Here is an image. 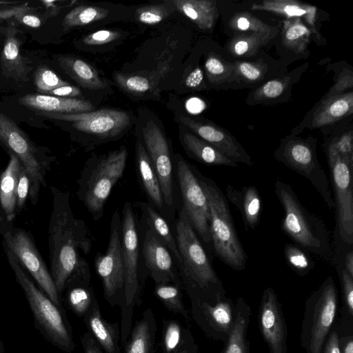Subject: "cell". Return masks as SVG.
<instances>
[{
	"mask_svg": "<svg viewBox=\"0 0 353 353\" xmlns=\"http://www.w3.org/2000/svg\"><path fill=\"white\" fill-rule=\"evenodd\" d=\"M228 44V50L234 57H248L255 55L259 48L267 44L276 34L239 32Z\"/></svg>",
	"mask_w": 353,
	"mask_h": 353,
	"instance_id": "37",
	"label": "cell"
},
{
	"mask_svg": "<svg viewBox=\"0 0 353 353\" xmlns=\"http://www.w3.org/2000/svg\"><path fill=\"white\" fill-rule=\"evenodd\" d=\"M196 174L207 198L210 241L216 255L236 271L245 268L247 254L238 236L228 200L211 179Z\"/></svg>",
	"mask_w": 353,
	"mask_h": 353,
	"instance_id": "5",
	"label": "cell"
},
{
	"mask_svg": "<svg viewBox=\"0 0 353 353\" xmlns=\"http://www.w3.org/2000/svg\"><path fill=\"white\" fill-rule=\"evenodd\" d=\"M108 13L109 11L103 8L80 5L65 14L63 26L65 29L85 26L105 18Z\"/></svg>",
	"mask_w": 353,
	"mask_h": 353,
	"instance_id": "40",
	"label": "cell"
},
{
	"mask_svg": "<svg viewBox=\"0 0 353 353\" xmlns=\"http://www.w3.org/2000/svg\"><path fill=\"white\" fill-rule=\"evenodd\" d=\"M175 239L182 262L179 275L190 299L215 303L226 296L222 281L182 206L176 222Z\"/></svg>",
	"mask_w": 353,
	"mask_h": 353,
	"instance_id": "2",
	"label": "cell"
},
{
	"mask_svg": "<svg viewBox=\"0 0 353 353\" xmlns=\"http://www.w3.org/2000/svg\"><path fill=\"white\" fill-rule=\"evenodd\" d=\"M251 10L272 12L287 19H303L311 26L312 32L316 33V8L314 6L294 0H265L253 3Z\"/></svg>",
	"mask_w": 353,
	"mask_h": 353,
	"instance_id": "28",
	"label": "cell"
},
{
	"mask_svg": "<svg viewBox=\"0 0 353 353\" xmlns=\"http://www.w3.org/2000/svg\"><path fill=\"white\" fill-rule=\"evenodd\" d=\"M176 9L200 29L210 30L217 17L216 2L214 0H176Z\"/></svg>",
	"mask_w": 353,
	"mask_h": 353,
	"instance_id": "34",
	"label": "cell"
},
{
	"mask_svg": "<svg viewBox=\"0 0 353 353\" xmlns=\"http://www.w3.org/2000/svg\"><path fill=\"white\" fill-rule=\"evenodd\" d=\"M21 105L37 112L76 114L91 112L94 105L88 101L58 97L42 94H28L19 99Z\"/></svg>",
	"mask_w": 353,
	"mask_h": 353,
	"instance_id": "23",
	"label": "cell"
},
{
	"mask_svg": "<svg viewBox=\"0 0 353 353\" xmlns=\"http://www.w3.org/2000/svg\"><path fill=\"white\" fill-rule=\"evenodd\" d=\"M274 192L283 210L281 228L284 233L306 252L330 261L332 251L323 221L302 205L290 184L276 180Z\"/></svg>",
	"mask_w": 353,
	"mask_h": 353,
	"instance_id": "3",
	"label": "cell"
},
{
	"mask_svg": "<svg viewBox=\"0 0 353 353\" xmlns=\"http://www.w3.org/2000/svg\"><path fill=\"white\" fill-rule=\"evenodd\" d=\"M234 81L254 83L263 79L268 67L262 61H236L232 63Z\"/></svg>",
	"mask_w": 353,
	"mask_h": 353,
	"instance_id": "45",
	"label": "cell"
},
{
	"mask_svg": "<svg viewBox=\"0 0 353 353\" xmlns=\"http://www.w3.org/2000/svg\"><path fill=\"white\" fill-rule=\"evenodd\" d=\"M339 327L334 323L323 345L322 353H340Z\"/></svg>",
	"mask_w": 353,
	"mask_h": 353,
	"instance_id": "54",
	"label": "cell"
},
{
	"mask_svg": "<svg viewBox=\"0 0 353 353\" xmlns=\"http://www.w3.org/2000/svg\"><path fill=\"white\" fill-rule=\"evenodd\" d=\"M121 36L117 31L110 30H101L85 36L83 42L89 46L102 45L113 41Z\"/></svg>",
	"mask_w": 353,
	"mask_h": 353,
	"instance_id": "52",
	"label": "cell"
},
{
	"mask_svg": "<svg viewBox=\"0 0 353 353\" xmlns=\"http://www.w3.org/2000/svg\"><path fill=\"white\" fill-rule=\"evenodd\" d=\"M30 185L29 176L24 168L22 167L19 174L17 187L16 212L21 210L23 208L26 199L29 196Z\"/></svg>",
	"mask_w": 353,
	"mask_h": 353,
	"instance_id": "51",
	"label": "cell"
},
{
	"mask_svg": "<svg viewBox=\"0 0 353 353\" xmlns=\"http://www.w3.org/2000/svg\"><path fill=\"white\" fill-rule=\"evenodd\" d=\"M345 270L353 277V250L352 248L340 257Z\"/></svg>",
	"mask_w": 353,
	"mask_h": 353,
	"instance_id": "58",
	"label": "cell"
},
{
	"mask_svg": "<svg viewBox=\"0 0 353 353\" xmlns=\"http://www.w3.org/2000/svg\"><path fill=\"white\" fill-rule=\"evenodd\" d=\"M236 317L230 334L224 343L223 353H250L247 339L251 310L243 298L236 301Z\"/></svg>",
	"mask_w": 353,
	"mask_h": 353,
	"instance_id": "33",
	"label": "cell"
},
{
	"mask_svg": "<svg viewBox=\"0 0 353 353\" xmlns=\"http://www.w3.org/2000/svg\"><path fill=\"white\" fill-rule=\"evenodd\" d=\"M283 252L286 263L298 275L305 276L314 268L315 262L308 252L296 245L286 243Z\"/></svg>",
	"mask_w": 353,
	"mask_h": 353,
	"instance_id": "42",
	"label": "cell"
},
{
	"mask_svg": "<svg viewBox=\"0 0 353 353\" xmlns=\"http://www.w3.org/2000/svg\"><path fill=\"white\" fill-rule=\"evenodd\" d=\"M9 155L8 165L0 175V205L6 220L12 222L17 212V187L23 165L14 154L9 153Z\"/></svg>",
	"mask_w": 353,
	"mask_h": 353,
	"instance_id": "30",
	"label": "cell"
},
{
	"mask_svg": "<svg viewBox=\"0 0 353 353\" xmlns=\"http://www.w3.org/2000/svg\"><path fill=\"white\" fill-rule=\"evenodd\" d=\"M137 170L144 192L150 204L161 214L166 216L165 206L160 183L147 153L143 142L138 140L136 146Z\"/></svg>",
	"mask_w": 353,
	"mask_h": 353,
	"instance_id": "26",
	"label": "cell"
},
{
	"mask_svg": "<svg viewBox=\"0 0 353 353\" xmlns=\"http://www.w3.org/2000/svg\"><path fill=\"white\" fill-rule=\"evenodd\" d=\"M157 324L152 309L145 310L125 343V353H154Z\"/></svg>",
	"mask_w": 353,
	"mask_h": 353,
	"instance_id": "27",
	"label": "cell"
},
{
	"mask_svg": "<svg viewBox=\"0 0 353 353\" xmlns=\"http://www.w3.org/2000/svg\"><path fill=\"white\" fill-rule=\"evenodd\" d=\"M352 83L353 75L352 70H344L340 74L336 83L330 89L324 98L343 94L345 90L352 88Z\"/></svg>",
	"mask_w": 353,
	"mask_h": 353,
	"instance_id": "53",
	"label": "cell"
},
{
	"mask_svg": "<svg viewBox=\"0 0 353 353\" xmlns=\"http://www.w3.org/2000/svg\"><path fill=\"white\" fill-rule=\"evenodd\" d=\"M174 170L184 209L192 227L201 240L211 243L207 198L196 174V169L180 154L174 160Z\"/></svg>",
	"mask_w": 353,
	"mask_h": 353,
	"instance_id": "13",
	"label": "cell"
},
{
	"mask_svg": "<svg viewBox=\"0 0 353 353\" xmlns=\"http://www.w3.org/2000/svg\"><path fill=\"white\" fill-rule=\"evenodd\" d=\"M125 147L90 157L77 180V196L94 221L100 220L111 191L122 178L126 165Z\"/></svg>",
	"mask_w": 353,
	"mask_h": 353,
	"instance_id": "4",
	"label": "cell"
},
{
	"mask_svg": "<svg viewBox=\"0 0 353 353\" xmlns=\"http://www.w3.org/2000/svg\"><path fill=\"white\" fill-rule=\"evenodd\" d=\"M0 353H5L4 346H3V342L1 339V334H0Z\"/></svg>",
	"mask_w": 353,
	"mask_h": 353,
	"instance_id": "61",
	"label": "cell"
},
{
	"mask_svg": "<svg viewBox=\"0 0 353 353\" xmlns=\"http://www.w3.org/2000/svg\"><path fill=\"white\" fill-rule=\"evenodd\" d=\"M352 92L323 98L313 114L312 126L317 128L332 124L352 114Z\"/></svg>",
	"mask_w": 353,
	"mask_h": 353,
	"instance_id": "29",
	"label": "cell"
},
{
	"mask_svg": "<svg viewBox=\"0 0 353 353\" xmlns=\"http://www.w3.org/2000/svg\"><path fill=\"white\" fill-rule=\"evenodd\" d=\"M327 157L334 190L336 231L345 245L353 244V163L327 146Z\"/></svg>",
	"mask_w": 353,
	"mask_h": 353,
	"instance_id": "10",
	"label": "cell"
},
{
	"mask_svg": "<svg viewBox=\"0 0 353 353\" xmlns=\"http://www.w3.org/2000/svg\"><path fill=\"white\" fill-rule=\"evenodd\" d=\"M81 94V92L77 87L70 84L54 88L47 94V95L64 98H73Z\"/></svg>",
	"mask_w": 353,
	"mask_h": 353,
	"instance_id": "55",
	"label": "cell"
},
{
	"mask_svg": "<svg viewBox=\"0 0 353 353\" xmlns=\"http://www.w3.org/2000/svg\"><path fill=\"white\" fill-rule=\"evenodd\" d=\"M115 79L121 87L133 93L145 92L150 87L148 79L142 76L117 74Z\"/></svg>",
	"mask_w": 353,
	"mask_h": 353,
	"instance_id": "49",
	"label": "cell"
},
{
	"mask_svg": "<svg viewBox=\"0 0 353 353\" xmlns=\"http://www.w3.org/2000/svg\"><path fill=\"white\" fill-rule=\"evenodd\" d=\"M4 250L16 280L25 293L38 329L54 345L65 352H72L75 344L63 309L57 306L43 294L28 276L13 254L6 248Z\"/></svg>",
	"mask_w": 353,
	"mask_h": 353,
	"instance_id": "6",
	"label": "cell"
},
{
	"mask_svg": "<svg viewBox=\"0 0 353 353\" xmlns=\"http://www.w3.org/2000/svg\"><path fill=\"white\" fill-rule=\"evenodd\" d=\"M225 190L227 200L240 212L245 230H254L259 223L262 211V201L257 188L249 185L238 190L228 185Z\"/></svg>",
	"mask_w": 353,
	"mask_h": 353,
	"instance_id": "25",
	"label": "cell"
},
{
	"mask_svg": "<svg viewBox=\"0 0 353 353\" xmlns=\"http://www.w3.org/2000/svg\"><path fill=\"white\" fill-rule=\"evenodd\" d=\"M63 291H65L68 306L77 316L83 318L97 301L92 285L88 262L70 276Z\"/></svg>",
	"mask_w": 353,
	"mask_h": 353,
	"instance_id": "21",
	"label": "cell"
},
{
	"mask_svg": "<svg viewBox=\"0 0 353 353\" xmlns=\"http://www.w3.org/2000/svg\"><path fill=\"white\" fill-rule=\"evenodd\" d=\"M275 159L306 178L322 197L329 209L335 207L330 181L316 153V144L311 140L288 137L275 151Z\"/></svg>",
	"mask_w": 353,
	"mask_h": 353,
	"instance_id": "9",
	"label": "cell"
},
{
	"mask_svg": "<svg viewBox=\"0 0 353 353\" xmlns=\"http://www.w3.org/2000/svg\"><path fill=\"white\" fill-rule=\"evenodd\" d=\"M142 256L146 272L155 284L172 283L183 288L172 253L146 225L142 243Z\"/></svg>",
	"mask_w": 353,
	"mask_h": 353,
	"instance_id": "19",
	"label": "cell"
},
{
	"mask_svg": "<svg viewBox=\"0 0 353 353\" xmlns=\"http://www.w3.org/2000/svg\"><path fill=\"white\" fill-rule=\"evenodd\" d=\"M312 31L299 18L283 21L282 43L288 49L300 53L303 52L310 41Z\"/></svg>",
	"mask_w": 353,
	"mask_h": 353,
	"instance_id": "38",
	"label": "cell"
},
{
	"mask_svg": "<svg viewBox=\"0 0 353 353\" xmlns=\"http://www.w3.org/2000/svg\"><path fill=\"white\" fill-rule=\"evenodd\" d=\"M94 264L95 271L102 281L105 300L112 307L121 306L125 275L121 249V216L117 211L112 216L106 251L96 254Z\"/></svg>",
	"mask_w": 353,
	"mask_h": 353,
	"instance_id": "12",
	"label": "cell"
},
{
	"mask_svg": "<svg viewBox=\"0 0 353 353\" xmlns=\"http://www.w3.org/2000/svg\"><path fill=\"white\" fill-rule=\"evenodd\" d=\"M154 293L169 311L190 320V314L182 301V288L172 283H158L155 284Z\"/></svg>",
	"mask_w": 353,
	"mask_h": 353,
	"instance_id": "39",
	"label": "cell"
},
{
	"mask_svg": "<svg viewBox=\"0 0 353 353\" xmlns=\"http://www.w3.org/2000/svg\"><path fill=\"white\" fill-rule=\"evenodd\" d=\"M229 26L239 32H259L277 34L276 27L265 23L256 16L247 12L235 13L229 21Z\"/></svg>",
	"mask_w": 353,
	"mask_h": 353,
	"instance_id": "41",
	"label": "cell"
},
{
	"mask_svg": "<svg viewBox=\"0 0 353 353\" xmlns=\"http://www.w3.org/2000/svg\"><path fill=\"white\" fill-rule=\"evenodd\" d=\"M194 343L190 330L176 320L163 321L162 330V353H179Z\"/></svg>",
	"mask_w": 353,
	"mask_h": 353,
	"instance_id": "36",
	"label": "cell"
},
{
	"mask_svg": "<svg viewBox=\"0 0 353 353\" xmlns=\"http://www.w3.org/2000/svg\"><path fill=\"white\" fill-rule=\"evenodd\" d=\"M258 323L269 353H288L287 325L277 294L271 287L262 294Z\"/></svg>",
	"mask_w": 353,
	"mask_h": 353,
	"instance_id": "18",
	"label": "cell"
},
{
	"mask_svg": "<svg viewBox=\"0 0 353 353\" xmlns=\"http://www.w3.org/2000/svg\"><path fill=\"white\" fill-rule=\"evenodd\" d=\"M170 12V10L166 6L156 4L138 8L137 16L141 23L154 25L165 19Z\"/></svg>",
	"mask_w": 353,
	"mask_h": 353,
	"instance_id": "47",
	"label": "cell"
},
{
	"mask_svg": "<svg viewBox=\"0 0 353 353\" xmlns=\"http://www.w3.org/2000/svg\"><path fill=\"white\" fill-rule=\"evenodd\" d=\"M194 322L205 335L225 343L236 317V304L225 296L215 303L190 299Z\"/></svg>",
	"mask_w": 353,
	"mask_h": 353,
	"instance_id": "17",
	"label": "cell"
},
{
	"mask_svg": "<svg viewBox=\"0 0 353 353\" xmlns=\"http://www.w3.org/2000/svg\"><path fill=\"white\" fill-rule=\"evenodd\" d=\"M121 214V249L125 284L123 299L120 306V331L121 343L123 346L132 330L133 313L140 301L142 285L139 270L140 245L137 219L130 202L124 204Z\"/></svg>",
	"mask_w": 353,
	"mask_h": 353,
	"instance_id": "7",
	"label": "cell"
},
{
	"mask_svg": "<svg viewBox=\"0 0 353 353\" xmlns=\"http://www.w3.org/2000/svg\"><path fill=\"white\" fill-rule=\"evenodd\" d=\"M203 74L199 68L193 70L186 77L185 84L190 88H198L203 82Z\"/></svg>",
	"mask_w": 353,
	"mask_h": 353,
	"instance_id": "57",
	"label": "cell"
},
{
	"mask_svg": "<svg viewBox=\"0 0 353 353\" xmlns=\"http://www.w3.org/2000/svg\"><path fill=\"white\" fill-rule=\"evenodd\" d=\"M0 35H1V32H0Z\"/></svg>",
	"mask_w": 353,
	"mask_h": 353,
	"instance_id": "63",
	"label": "cell"
},
{
	"mask_svg": "<svg viewBox=\"0 0 353 353\" xmlns=\"http://www.w3.org/2000/svg\"><path fill=\"white\" fill-rule=\"evenodd\" d=\"M60 67L81 86L90 89H103L107 83L99 77L96 70L82 59L72 57H61Z\"/></svg>",
	"mask_w": 353,
	"mask_h": 353,
	"instance_id": "35",
	"label": "cell"
},
{
	"mask_svg": "<svg viewBox=\"0 0 353 353\" xmlns=\"http://www.w3.org/2000/svg\"><path fill=\"white\" fill-rule=\"evenodd\" d=\"M88 332L105 353H121V331L118 321H107L102 316L98 300L83 318Z\"/></svg>",
	"mask_w": 353,
	"mask_h": 353,
	"instance_id": "24",
	"label": "cell"
},
{
	"mask_svg": "<svg viewBox=\"0 0 353 353\" xmlns=\"http://www.w3.org/2000/svg\"><path fill=\"white\" fill-rule=\"evenodd\" d=\"M81 342L84 353H104L99 344L88 332L81 335Z\"/></svg>",
	"mask_w": 353,
	"mask_h": 353,
	"instance_id": "56",
	"label": "cell"
},
{
	"mask_svg": "<svg viewBox=\"0 0 353 353\" xmlns=\"http://www.w3.org/2000/svg\"><path fill=\"white\" fill-rule=\"evenodd\" d=\"M3 32L5 36L1 56L3 73L17 81L26 82L29 80L28 74L31 68L28 59L21 52V41L17 37L18 30L11 26L4 28Z\"/></svg>",
	"mask_w": 353,
	"mask_h": 353,
	"instance_id": "22",
	"label": "cell"
},
{
	"mask_svg": "<svg viewBox=\"0 0 353 353\" xmlns=\"http://www.w3.org/2000/svg\"><path fill=\"white\" fill-rule=\"evenodd\" d=\"M289 83L288 77L271 79L255 90L254 98L256 100L275 99L281 95Z\"/></svg>",
	"mask_w": 353,
	"mask_h": 353,
	"instance_id": "48",
	"label": "cell"
},
{
	"mask_svg": "<svg viewBox=\"0 0 353 353\" xmlns=\"http://www.w3.org/2000/svg\"><path fill=\"white\" fill-rule=\"evenodd\" d=\"M38 114L49 119L72 122V127L77 130L101 139L117 137L130 123L129 115L124 111L115 109L76 114L38 112Z\"/></svg>",
	"mask_w": 353,
	"mask_h": 353,
	"instance_id": "16",
	"label": "cell"
},
{
	"mask_svg": "<svg viewBox=\"0 0 353 353\" xmlns=\"http://www.w3.org/2000/svg\"><path fill=\"white\" fill-rule=\"evenodd\" d=\"M10 3H12L8 2V1H0V5L10 4Z\"/></svg>",
	"mask_w": 353,
	"mask_h": 353,
	"instance_id": "62",
	"label": "cell"
},
{
	"mask_svg": "<svg viewBox=\"0 0 353 353\" xmlns=\"http://www.w3.org/2000/svg\"><path fill=\"white\" fill-rule=\"evenodd\" d=\"M52 210L48 230L50 274L59 294L70 276L87 261L80 255L92 248V235L83 220L74 215L68 192L50 186Z\"/></svg>",
	"mask_w": 353,
	"mask_h": 353,
	"instance_id": "1",
	"label": "cell"
},
{
	"mask_svg": "<svg viewBox=\"0 0 353 353\" xmlns=\"http://www.w3.org/2000/svg\"><path fill=\"white\" fill-rule=\"evenodd\" d=\"M181 141L188 156L203 164L232 168L238 166L237 163L192 133H181Z\"/></svg>",
	"mask_w": 353,
	"mask_h": 353,
	"instance_id": "31",
	"label": "cell"
},
{
	"mask_svg": "<svg viewBox=\"0 0 353 353\" xmlns=\"http://www.w3.org/2000/svg\"><path fill=\"white\" fill-rule=\"evenodd\" d=\"M336 268L341 283L343 310L341 322L352 323L353 320V277L345 270L341 258L336 259Z\"/></svg>",
	"mask_w": 353,
	"mask_h": 353,
	"instance_id": "43",
	"label": "cell"
},
{
	"mask_svg": "<svg viewBox=\"0 0 353 353\" xmlns=\"http://www.w3.org/2000/svg\"><path fill=\"white\" fill-rule=\"evenodd\" d=\"M328 146L333 148L340 156L353 163V135L350 131L332 140Z\"/></svg>",
	"mask_w": 353,
	"mask_h": 353,
	"instance_id": "50",
	"label": "cell"
},
{
	"mask_svg": "<svg viewBox=\"0 0 353 353\" xmlns=\"http://www.w3.org/2000/svg\"><path fill=\"white\" fill-rule=\"evenodd\" d=\"M0 143L8 153L14 154L21 161L30 182L29 197L32 205L38 200L41 186H46L48 164L39 155L28 136L16 123L0 112Z\"/></svg>",
	"mask_w": 353,
	"mask_h": 353,
	"instance_id": "11",
	"label": "cell"
},
{
	"mask_svg": "<svg viewBox=\"0 0 353 353\" xmlns=\"http://www.w3.org/2000/svg\"><path fill=\"white\" fill-rule=\"evenodd\" d=\"M179 353H198V346L194 343L192 345L189 346L188 347L183 350Z\"/></svg>",
	"mask_w": 353,
	"mask_h": 353,
	"instance_id": "59",
	"label": "cell"
},
{
	"mask_svg": "<svg viewBox=\"0 0 353 353\" xmlns=\"http://www.w3.org/2000/svg\"><path fill=\"white\" fill-rule=\"evenodd\" d=\"M338 290L332 276L312 292L305 303L301 345L306 353H322L325 341L337 316Z\"/></svg>",
	"mask_w": 353,
	"mask_h": 353,
	"instance_id": "8",
	"label": "cell"
},
{
	"mask_svg": "<svg viewBox=\"0 0 353 353\" xmlns=\"http://www.w3.org/2000/svg\"><path fill=\"white\" fill-rule=\"evenodd\" d=\"M205 70L209 81L214 84L234 81L232 63L217 56L209 55L205 62Z\"/></svg>",
	"mask_w": 353,
	"mask_h": 353,
	"instance_id": "44",
	"label": "cell"
},
{
	"mask_svg": "<svg viewBox=\"0 0 353 353\" xmlns=\"http://www.w3.org/2000/svg\"><path fill=\"white\" fill-rule=\"evenodd\" d=\"M143 142L157 175L168 212L175 208L174 164L168 141L159 126L148 121L142 129Z\"/></svg>",
	"mask_w": 353,
	"mask_h": 353,
	"instance_id": "15",
	"label": "cell"
},
{
	"mask_svg": "<svg viewBox=\"0 0 353 353\" xmlns=\"http://www.w3.org/2000/svg\"><path fill=\"white\" fill-rule=\"evenodd\" d=\"M180 121L198 137L236 163H244L249 166L253 165L250 156L228 132L214 124L195 121L185 116H181Z\"/></svg>",
	"mask_w": 353,
	"mask_h": 353,
	"instance_id": "20",
	"label": "cell"
},
{
	"mask_svg": "<svg viewBox=\"0 0 353 353\" xmlns=\"http://www.w3.org/2000/svg\"><path fill=\"white\" fill-rule=\"evenodd\" d=\"M196 100H193L190 103L192 105H194V107L191 108L190 110L193 112H197L201 108V103H203L202 101L197 100L198 99H195Z\"/></svg>",
	"mask_w": 353,
	"mask_h": 353,
	"instance_id": "60",
	"label": "cell"
},
{
	"mask_svg": "<svg viewBox=\"0 0 353 353\" xmlns=\"http://www.w3.org/2000/svg\"><path fill=\"white\" fill-rule=\"evenodd\" d=\"M137 205L143 213L145 224L170 251L174 259L177 268L179 270L182 265L181 258L178 250L176 239L165 218L150 203L139 201L137 203Z\"/></svg>",
	"mask_w": 353,
	"mask_h": 353,
	"instance_id": "32",
	"label": "cell"
},
{
	"mask_svg": "<svg viewBox=\"0 0 353 353\" xmlns=\"http://www.w3.org/2000/svg\"><path fill=\"white\" fill-rule=\"evenodd\" d=\"M34 82L39 94H47L50 91L69 84L46 66L38 67L34 75Z\"/></svg>",
	"mask_w": 353,
	"mask_h": 353,
	"instance_id": "46",
	"label": "cell"
},
{
	"mask_svg": "<svg viewBox=\"0 0 353 353\" xmlns=\"http://www.w3.org/2000/svg\"><path fill=\"white\" fill-rule=\"evenodd\" d=\"M3 247L13 254L20 265L28 272L46 296L57 306L63 309L50 272L32 236L20 228L8 230L3 234Z\"/></svg>",
	"mask_w": 353,
	"mask_h": 353,
	"instance_id": "14",
	"label": "cell"
}]
</instances>
